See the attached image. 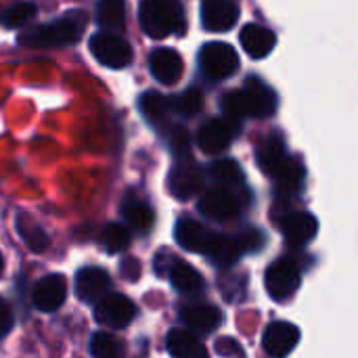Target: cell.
<instances>
[{"label": "cell", "mask_w": 358, "mask_h": 358, "mask_svg": "<svg viewBox=\"0 0 358 358\" xmlns=\"http://www.w3.org/2000/svg\"><path fill=\"white\" fill-rule=\"evenodd\" d=\"M224 117L241 122L245 117H271L277 111V94L258 78H248L241 90H233L222 99Z\"/></svg>", "instance_id": "obj_1"}, {"label": "cell", "mask_w": 358, "mask_h": 358, "mask_svg": "<svg viewBox=\"0 0 358 358\" xmlns=\"http://www.w3.org/2000/svg\"><path fill=\"white\" fill-rule=\"evenodd\" d=\"M86 13L84 10H67L63 17H59L52 23L36 25L25 29L19 36V42L34 48H46V46H69L76 44L86 27Z\"/></svg>", "instance_id": "obj_2"}, {"label": "cell", "mask_w": 358, "mask_h": 358, "mask_svg": "<svg viewBox=\"0 0 358 358\" xmlns=\"http://www.w3.org/2000/svg\"><path fill=\"white\" fill-rule=\"evenodd\" d=\"M138 21L149 38H166L172 34H185L187 29L180 0H143Z\"/></svg>", "instance_id": "obj_3"}, {"label": "cell", "mask_w": 358, "mask_h": 358, "mask_svg": "<svg viewBox=\"0 0 358 358\" xmlns=\"http://www.w3.org/2000/svg\"><path fill=\"white\" fill-rule=\"evenodd\" d=\"M199 67L210 80H227L239 69V55L231 44L210 42L199 50Z\"/></svg>", "instance_id": "obj_4"}, {"label": "cell", "mask_w": 358, "mask_h": 358, "mask_svg": "<svg viewBox=\"0 0 358 358\" xmlns=\"http://www.w3.org/2000/svg\"><path fill=\"white\" fill-rule=\"evenodd\" d=\"M302 283V273L298 268V264L294 260H287V258H281L277 262H273L268 268H266V275H264V287L268 292V296L275 300V302H285L289 300L298 287Z\"/></svg>", "instance_id": "obj_5"}, {"label": "cell", "mask_w": 358, "mask_h": 358, "mask_svg": "<svg viewBox=\"0 0 358 358\" xmlns=\"http://www.w3.org/2000/svg\"><path fill=\"white\" fill-rule=\"evenodd\" d=\"M203 187V174L197 162L187 155H176V162L168 176V189L176 199H191Z\"/></svg>", "instance_id": "obj_6"}, {"label": "cell", "mask_w": 358, "mask_h": 358, "mask_svg": "<svg viewBox=\"0 0 358 358\" xmlns=\"http://www.w3.org/2000/svg\"><path fill=\"white\" fill-rule=\"evenodd\" d=\"M90 52L94 55V59L101 65L111 67V69H122V67L130 65V61H132L130 44L113 31L94 34L90 38Z\"/></svg>", "instance_id": "obj_7"}, {"label": "cell", "mask_w": 358, "mask_h": 358, "mask_svg": "<svg viewBox=\"0 0 358 358\" xmlns=\"http://www.w3.org/2000/svg\"><path fill=\"white\" fill-rule=\"evenodd\" d=\"M94 319L103 327L124 329L136 317V306L130 298L122 294H105L99 302H94Z\"/></svg>", "instance_id": "obj_8"}, {"label": "cell", "mask_w": 358, "mask_h": 358, "mask_svg": "<svg viewBox=\"0 0 358 358\" xmlns=\"http://www.w3.org/2000/svg\"><path fill=\"white\" fill-rule=\"evenodd\" d=\"M239 132V122H233L229 117H214L208 120L199 132H197V145L201 151L210 155H218L229 149L233 138Z\"/></svg>", "instance_id": "obj_9"}, {"label": "cell", "mask_w": 358, "mask_h": 358, "mask_svg": "<svg viewBox=\"0 0 358 358\" xmlns=\"http://www.w3.org/2000/svg\"><path fill=\"white\" fill-rule=\"evenodd\" d=\"M180 321L195 336L214 334L222 325V313L208 302H193L180 308Z\"/></svg>", "instance_id": "obj_10"}, {"label": "cell", "mask_w": 358, "mask_h": 358, "mask_svg": "<svg viewBox=\"0 0 358 358\" xmlns=\"http://www.w3.org/2000/svg\"><path fill=\"white\" fill-rule=\"evenodd\" d=\"M197 210L201 216L214 222H227L233 220L239 214V199L227 191V189H210L208 193L201 195Z\"/></svg>", "instance_id": "obj_11"}, {"label": "cell", "mask_w": 358, "mask_h": 358, "mask_svg": "<svg viewBox=\"0 0 358 358\" xmlns=\"http://www.w3.org/2000/svg\"><path fill=\"white\" fill-rule=\"evenodd\" d=\"M298 342H300V329L285 321L271 323L262 336L264 352L271 358H285L287 355H292Z\"/></svg>", "instance_id": "obj_12"}, {"label": "cell", "mask_w": 358, "mask_h": 358, "mask_svg": "<svg viewBox=\"0 0 358 358\" xmlns=\"http://www.w3.org/2000/svg\"><path fill=\"white\" fill-rule=\"evenodd\" d=\"M65 298H67V279L59 273L40 279L31 294L34 306L42 313H55L57 308L63 306Z\"/></svg>", "instance_id": "obj_13"}, {"label": "cell", "mask_w": 358, "mask_h": 358, "mask_svg": "<svg viewBox=\"0 0 358 358\" xmlns=\"http://www.w3.org/2000/svg\"><path fill=\"white\" fill-rule=\"evenodd\" d=\"M111 287V277L107 271L99 266H86L80 268L76 275V294L84 304L99 302Z\"/></svg>", "instance_id": "obj_14"}, {"label": "cell", "mask_w": 358, "mask_h": 358, "mask_svg": "<svg viewBox=\"0 0 358 358\" xmlns=\"http://www.w3.org/2000/svg\"><path fill=\"white\" fill-rule=\"evenodd\" d=\"M174 237L182 250L193 252V254H206L212 243L214 231H210L206 224H201L193 218H180L176 222Z\"/></svg>", "instance_id": "obj_15"}, {"label": "cell", "mask_w": 358, "mask_h": 358, "mask_svg": "<svg viewBox=\"0 0 358 358\" xmlns=\"http://www.w3.org/2000/svg\"><path fill=\"white\" fill-rule=\"evenodd\" d=\"M239 19L237 4L233 0H203L201 23L210 31H229Z\"/></svg>", "instance_id": "obj_16"}, {"label": "cell", "mask_w": 358, "mask_h": 358, "mask_svg": "<svg viewBox=\"0 0 358 358\" xmlns=\"http://www.w3.org/2000/svg\"><path fill=\"white\" fill-rule=\"evenodd\" d=\"M281 233L294 248H302L319 233V220L308 212H294L281 220Z\"/></svg>", "instance_id": "obj_17"}, {"label": "cell", "mask_w": 358, "mask_h": 358, "mask_svg": "<svg viewBox=\"0 0 358 358\" xmlns=\"http://www.w3.org/2000/svg\"><path fill=\"white\" fill-rule=\"evenodd\" d=\"M151 76L162 84H176L182 76L185 63L174 48H157L149 55Z\"/></svg>", "instance_id": "obj_18"}, {"label": "cell", "mask_w": 358, "mask_h": 358, "mask_svg": "<svg viewBox=\"0 0 358 358\" xmlns=\"http://www.w3.org/2000/svg\"><path fill=\"white\" fill-rule=\"evenodd\" d=\"M277 44V36L258 23H248L241 29V46L252 59H264L271 55V50Z\"/></svg>", "instance_id": "obj_19"}, {"label": "cell", "mask_w": 358, "mask_h": 358, "mask_svg": "<svg viewBox=\"0 0 358 358\" xmlns=\"http://www.w3.org/2000/svg\"><path fill=\"white\" fill-rule=\"evenodd\" d=\"M277 180V193L281 197H294L302 191L304 187V178H306V170L300 157H289L283 162V166L277 170V174L273 176Z\"/></svg>", "instance_id": "obj_20"}, {"label": "cell", "mask_w": 358, "mask_h": 358, "mask_svg": "<svg viewBox=\"0 0 358 358\" xmlns=\"http://www.w3.org/2000/svg\"><path fill=\"white\" fill-rule=\"evenodd\" d=\"M166 348L172 358H210L208 348L189 329H172L166 338Z\"/></svg>", "instance_id": "obj_21"}, {"label": "cell", "mask_w": 358, "mask_h": 358, "mask_svg": "<svg viewBox=\"0 0 358 358\" xmlns=\"http://www.w3.org/2000/svg\"><path fill=\"white\" fill-rule=\"evenodd\" d=\"M241 245L237 241V237H231V235H220V233H214L212 237V243L208 248V252L203 256L210 258V262L218 268H231L237 264V260L241 258Z\"/></svg>", "instance_id": "obj_22"}, {"label": "cell", "mask_w": 358, "mask_h": 358, "mask_svg": "<svg viewBox=\"0 0 358 358\" xmlns=\"http://www.w3.org/2000/svg\"><path fill=\"white\" fill-rule=\"evenodd\" d=\"M168 279L170 283L185 296H197L203 292L206 283H203V277L199 275L197 268H193L191 264H187L185 260L176 258V262L170 266L168 271Z\"/></svg>", "instance_id": "obj_23"}, {"label": "cell", "mask_w": 358, "mask_h": 358, "mask_svg": "<svg viewBox=\"0 0 358 358\" xmlns=\"http://www.w3.org/2000/svg\"><path fill=\"white\" fill-rule=\"evenodd\" d=\"M285 151H287L285 149V141L279 134L273 132L271 136H266V141L258 149V164H260L262 172L268 174V176H275L277 170L287 159V153Z\"/></svg>", "instance_id": "obj_24"}, {"label": "cell", "mask_w": 358, "mask_h": 358, "mask_svg": "<svg viewBox=\"0 0 358 358\" xmlns=\"http://www.w3.org/2000/svg\"><path fill=\"white\" fill-rule=\"evenodd\" d=\"M122 214H124L126 222H128L132 229L141 231V233L151 231V227L155 224V214H153L151 206H149L147 201H143V199H132V197H128V199L124 201V206H122Z\"/></svg>", "instance_id": "obj_25"}, {"label": "cell", "mask_w": 358, "mask_h": 358, "mask_svg": "<svg viewBox=\"0 0 358 358\" xmlns=\"http://www.w3.org/2000/svg\"><path fill=\"white\" fill-rule=\"evenodd\" d=\"M15 227H17V233L19 237L25 241V245L34 252V254H42L48 250V235L42 231L40 224H36L27 214H17L15 218Z\"/></svg>", "instance_id": "obj_26"}, {"label": "cell", "mask_w": 358, "mask_h": 358, "mask_svg": "<svg viewBox=\"0 0 358 358\" xmlns=\"http://www.w3.org/2000/svg\"><path fill=\"white\" fill-rule=\"evenodd\" d=\"M138 107L145 115V120L155 126V128H162L166 126L168 122V115H170V109H168V99L155 90H147L141 101H138Z\"/></svg>", "instance_id": "obj_27"}, {"label": "cell", "mask_w": 358, "mask_h": 358, "mask_svg": "<svg viewBox=\"0 0 358 358\" xmlns=\"http://www.w3.org/2000/svg\"><path fill=\"white\" fill-rule=\"evenodd\" d=\"M96 21L105 31H120L126 25L124 0H101L96 6Z\"/></svg>", "instance_id": "obj_28"}, {"label": "cell", "mask_w": 358, "mask_h": 358, "mask_svg": "<svg viewBox=\"0 0 358 358\" xmlns=\"http://www.w3.org/2000/svg\"><path fill=\"white\" fill-rule=\"evenodd\" d=\"M90 355L92 358H124L126 357V344L107 331H96L90 338Z\"/></svg>", "instance_id": "obj_29"}, {"label": "cell", "mask_w": 358, "mask_h": 358, "mask_svg": "<svg viewBox=\"0 0 358 358\" xmlns=\"http://www.w3.org/2000/svg\"><path fill=\"white\" fill-rule=\"evenodd\" d=\"M168 99V96H166ZM203 107V94L201 90L197 88H189V90H182L180 94H174L168 99V109L174 111L176 115H182V117H193L201 111Z\"/></svg>", "instance_id": "obj_30"}, {"label": "cell", "mask_w": 358, "mask_h": 358, "mask_svg": "<svg viewBox=\"0 0 358 358\" xmlns=\"http://www.w3.org/2000/svg\"><path fill=\"white\" fill-rule=\"evenodd\" d=\"M99 245L107 252V254H120L130 245V231L124 224L111 222L107 227H103L101 235H99Z\"/></svg>", "instance_id": "obj_31"}, {"label": "cell", "mask_w": 358, "mask_h": 358, "mask_svg": "<svg viewBox=\"0 0 358 358\" xmlns=\"http://www.w3.org/2000/svg\"><path fill=\"white\" fill-rule=\"evenodd\" d=\"M210 176L222 187H237L243 180V170L235 159H216L210 164Z\"/></svg>", "instance_id": "obj_32"}, {"label": "cell", "mask_w": 358, "mask_h": 358, "mask_svg": "<svg viewBox=\"0 0 358 358\" xmlns=\"http://www.w3.org/2000/svg\"><path fill=\"white\" fill-rule=\"evenodd\" d=\"M34 15H36V6L31 2H15L2 15V23L6 27H13L15 29V27H21L23 23H27Z\"/></svg>", "instance_id": "obj_33"}, {"label": "cell", "mask_w": 358, "mask_h": 358, "mask_svg": "<svg viewBox=\"0 0 358 358\" xmlns=\"http://www.w3.org/2000/svg\"><path fill=\"white\" fill-rule=\"evenodd\" d=\"M168 143L176 155H187L191 151V138H189L187 128H182V126H176L168 132Z\"/></svg>", "instance_id": "obj_34"}, {"label": "cell", "mask_w": 358, "mask_h": 358, "mask_svg": "<svg viewBox=\"0 0 358 358\" xmlns=\"http://www.w3.org/2000/svg\"><path fill=\"white\" fill-rule=\"evenodd\" d=\"M237 241H239V245H241V252H256V250L262 248L264 237H262L260 231L248 229V231H243V233L237 237Z\"/></svg>", "instance_id": "obj_35"}, {"label": "cell", "mask_w": 358, "mask_h": 358, "mask_svg": "<svg viewBox=\"0 0 358 358\" xmlns=\"http://www.w3.org/2000/svg\"><path fill=\"white\" fill-rule=\"evenodd\" d=\"M216 352L227 358H245V352L239 348V344L233 338H220L216 342Z\"/></svg>", "instance_id": "obj_36"}, {"label": "cell", "mask_w": 358, "mask_h": 358, "mask_svg": "<svg viewBox=\"0 0 358 358\" xmlns=\"http://www.w3.org/2000/svg\"><path fill=\"white\" fill-rule=\"evenodd\" d=\"M13 329V310L4 298H0V338L8 336Z\"/></svg>", "instance_id": "obj_37"}, {"label": "cell", "mask_w": 358, "mask_h": 358, "mask_svg": "<svg viewBox=\"0 0 358 358\" xmlns=\"http://www.w3.org/2000/svg\"><path fill=\"white\" fill-rule=\"evenodd\" d=\"M176 258L178 256H174V254H170V252H159L157 256H155V273H159V275H168V271H170V266L176 262Z\"/></svg>", "instance_id": "obj_38"}, {"label": "cell", "mask_w": 358, "mask_h": 358, "mask_svg": "<svg viewBox=\"0 0 358 358\" xmlns=\"http://www.w3.org/2000/svg\"><path fill=\"white\" fill-rule=\"evenodd\" d=\"M120 271H122V275H124V277H128L130 281H136V277L141 275V264H138L134 258H128V260H124V262H122Z\"/></svg>", "instance_id": "obj_39"}, {"label": "cell", "mask_w": 358, "mask_h": 358, "mask_svg": "<svg viewBox=\"0 0 358 358\" xmlns=\"http://www.w3.org/2000/svg\"><path fill=\"white\" fill-rule=\"evenodd\" d=\"M2 271H4V262H2V254H0V275H2Z\"/></svg>", "instance_id": "obj_40"}]
</instances>
